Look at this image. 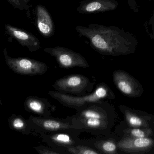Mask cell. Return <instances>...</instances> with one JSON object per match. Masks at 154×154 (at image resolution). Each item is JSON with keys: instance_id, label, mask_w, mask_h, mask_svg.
Wrapping results in <instances>:
<instances>
[{"instance_id": "6da1fadb", "label": "cell", "mask_w": 154, "mask_h": 154, "mask_svg": "<svg viewBox=\"0 0 154 154\" xmlns=\"http://www.w3.org/2000/svg\"><path fill=\"white\" fill-rule=\"evenodd\" d=\"M79 36L86 38L90 45L100 54L118 56L133 54L138 41L136 36L115 26L91 24L88 27L78 26Z\"/></svg>"}, {"instance_id": "7a4b0ae2", "label": "cell", "mask_w": 154, "mask_h": 154, "mask_svg": "<svg viewBox=\"0 0 154 154\" xmlns=\"http://www.w3.org/2000/svg\"><path fill=\"white\" fill-rule=\"evenodd\" d=\"M48 94L63 106L77 110L91 103H100L108 96L109 90L105 85H100L93 92L87 95H71L58 91H49Z\"/></svg>"}, {"instance_id": "3957f363", "label": "cell", "mask_w": 154, "mask_h": 154, "mask_svg": "<svg viewBox=\"0 0 154 154\" xmlns=\"http://www.w3.org/2000/svg\"><path fill=\"white\" fill-rule=\"evenodd\" d=\"M3 51L7 65L16 73L33 76L42 75L47 72L48 66L45 63L27 57L13 58L8 55L6 48Z\"/></svg>"}, {"instance_id": "277c9868", "label": "cell", "mask_w": 154, "mask_h": 154, "mask_svg": "<svg viewBox=\"0 0 154 154\" xmlns=\"http://www.w3.org/2000/svg\"><path fill=\"white\" fill-rule=\"evenodd\" d=\"M45 52L54 57L61 68L69 69L79 67H89L87 60L79 53L63 47L46 48Z\"/></svg>"}, {"instance_id": "5b68a950", "label": "cell", "mask_w": 154, "mask_h": 154, "mask_svg": "<svg viewBox=\"0 0 154 154\" xmlns=\"http://www.w3.org/2000/svg\"><path fill=\"white\" fill-rule=\"evenodd\" d=\"M28 120L32 129L37 131L40 132L39 133L61 131H81L72 124L68 118L62 119L52 118L50 116L35 117L31 115Z\"/></svg>"}, {"instance_id": "8992f818", "label": "cell", "mask_w": 154, "mask_h": 154, "mask_svg": "<svg viewBox=\"0 0 154 154\" xmlns=\"http://www.w3.org/2000/svg\"><path fill=\"white\" fill-rule=\"evenodd\" d=\"M91 83L89 79L85 75L71 74L57 79L53 87L61 92L81 96L85 95Z\"/></svg>"}, {"instance_id": "52a82bcc", "label": "cell", "mask_w": 154, "mask_h": 154, "mask_svg": "<svg viewBox=\"0 0 154 154\" xmlns=\"http://www.w3.org/2000/svg\"><path fill=\"white\" fill-rule=\"evenodd\" d=\"M80 131H54L42 133L41 136L44 140L53 149H59L62 150H66L69 147L79 145L76 138L77 134H80Z\"/></svg>"}, {"instance_id": "ba28073f", "label": "cell", "mask_w": 154, "mask_h": 154, "mask_svg": "<svg viewBox=\"0 0 154 154\" xmlns=\"http://www.w3.org/2000/svg\"><path fill=\"white\" fill-rule=\"evenodd\" d=\"M6 33L15 39L30 52H35L41 48V43L38 38L26 30L13 26L9 24L5 26Z\"/></svg>"}, {"instance_id": "9c48e42d", "label": "cell", "mask_w": 154, "mask_h": 154, "mask_svg": "<svg viewBox=\"0 0 154 154\" xmlns=\"http://www.w3.org/2000/svg\"><path fill=\"white\" fill-rule=\"evenodd\" d=\"M122 151L129 153H141L149 151L154 145V140L149 137L136 138L126 136L117 143Z\"/></svg>"}, {"instance_id": "30bf717a", "label": "cell", "mask_w": 154, "mask_h": 154, "mask_svg": "<svg viewBox=\"0 0 154 154\" xmlns=\"http://www.w3.org/2000/svg\"><path fill=\"white\" fill-rule=\"evenodd\" d=\"M113 79L117 88L125 95L136 97L142 92L139 84L126 72L115 71L113 73Z\"/></svg>"}, {"instance_id": "8fae6325", "label": "cell", "mask_w": 154, "mask_h": 154, "mask_svg": "<svg viewBox=\"0 0 154 154\" xmlns=\"http://www.w3.org/2000/svg\"><path fill=\"white\" fill-rule=\"evenodd\" d=\"M119 5L117 0H84L76 11L81 14H95L115 10Z\"/></svg>"}, {"instance_id": "7c38bea8", "label": "cell", "mask_w": 154, "mask_h": 154, "mask_svg": "<svg viewBox=\"0 0 154 154\" xmlns=\"http://www.w3.org/2000/svg\"><path fill=\"white\" fill-rule=\"evenodd\" d=\"M36 24L40 34L46 38L51 37L55 33V25L52 17L45 6L37 5L35 9Z\"/></svg>"}, {"instance_id": "4fadbf2b", "label": "cell", "mask_w": 154, "mask_h": 154, "mask_svg": "<svg viewBox=\"0 0 154 154\" xmlns=\"http://www.w3.org/2000/svg\"><path fill=\"white\" fill-rule=\"evenodd\" d=\"M24 107L27 111L43 117L50 116L54 109L47 99L34 96H29L26 99Z\"/></svg>"}, {"instance_id": "5bb4252c", "label": "cell", "mask_w": 154, "mask_h": 154, "mask_svg": "<svg viewBox=\"0 0 154 154\" xmlns=\"http://www.w3.org/2000/svg\"><path fill=\"white\" fill-rule=\"evenodd\" d=\"M8 123L11 130L25 135H29L32 130L29 120L20 115L13 114L8 119Z\"/></svg>"}, {"instance_id": "9a60e30c", "label": "cell", "mask_w": 154, "mask_h": 154, "mask_svg": "<svg viewBox=\"0 0 154 154\" xmlns=\"http://www.w3.org/2000/svg\"><path fill=\"white\" fill-rule=\"evenodd\" d=\"M126 121L132 128H148L149 124L147 122L140 116L131 112L129 110L124 111Z\"/></svg>"}, {"instance_id": "2e32d148", "label": "cell", "mask_w": 154, "mask_h": 154, "mask_svg": "<svg viewBox=\"0 0 154 154\" xmlns=\"http://www.w3.org/2000/svg\"><path fill=\"white\" fill-rule=\"evenodd\" d=\"M96 148L102 153L115 154L117 153L118 145L114 140H97L94 143Z\"/></svg>"}, {"instance_id": "e0dca14e", "label": "cell", "mask_w": 154, "mask_h": 154, "mask_svg": "<svg viewBox=\"0 0 154 154\" xmlns=\"http://www.w3.org/2000/svg\"><path fill=\"white\" fill-rule=\"evenodd\" d=\"M152 133L151 129L148 128H133L124 131L125 136L136 138L148 137Z\"/></svg>"}, {"instance_id": "ac0fdd59", "label": "cell", "mask_w": 154, "mask_h": 154, "mask_svg": "<svg viewBox=\"0 0 154 154\" xmlns=\"http://www.w3.org/2000/svg\"><path fill=\"white\" fill-rule=\"evenodd\" d=\"M66 151L68 153L74 154H99L100 153L91 147L80 144L67 147Z\"/></svg>"}, {"instance_id": "d6986e66", "label": "cell", "mask_w": 154, "mask_h": 154, "mask_svg": "<svg viewBox=\"0 0 154 154\" xmlns=\"http://www.w3.org/2000/svg\"><path fill=\"white\" fill-rule=\"evenodd\" d=\"M15 8L20 11L25 10L28 17H30V7L27 4H25L22 0H7Z\"/></svg>"}, {"instance_id": "ffe728a7", "label": "cell", "mask_w": 154, "mask_h": 154, "mask_svg": "<svg viewBox=\"0 0 154 154\" xmlns=\"http://www.w3.org/2000/svg\"><path fill=\"white\" fill-rule=\"evenodd\" d=\"M36 150L38 153L41 154H59L61 152L57 150H54L53 148L48 147L45 146H39L35 147Z\"/></svg>"}, {"instance_id": "44dd1931", "label": "cell", "mask_w": 154, "mask_h": 154, "mask_svg": "<svg viewBox=\"0 0 154 154\" xmlns=\"http://www.w3.org/2000/svg\"><path fill=\"white\" fill-rule=\"evenodd\" d=\"M149 26L151 28V31H152V33L149 34V36H150V37L154 40V11L151 17L149 19Z\"/></svg>"}, {"instance_id": "7402d4cb", "label": "cell", "mask_w": 154, "mask_h": 154, "mask_svg": "<svg viewBox=\"0 0 154 154\" xmlns=\"http://www.w3.org/2000/svg\"><path fill=\"white\" fill-rule=\"evenodd\" d=\"M22 1L26 4H29V3L30 2V0H22Z\"/></svg>"}, {"instance_id": "603a6c76", "label": "cell", "mask_w": 154, "mask_h": 154, "mask_svg": "<svg viewBox=\"0 0 154 154\" xmlns=\"http://www.w3.org/2000/svg\"><path fill=\"white\" fill-rule=\"evenodd\" d=\"M150 1H154V0H149Z\"/></svg>"}]
</instances>
